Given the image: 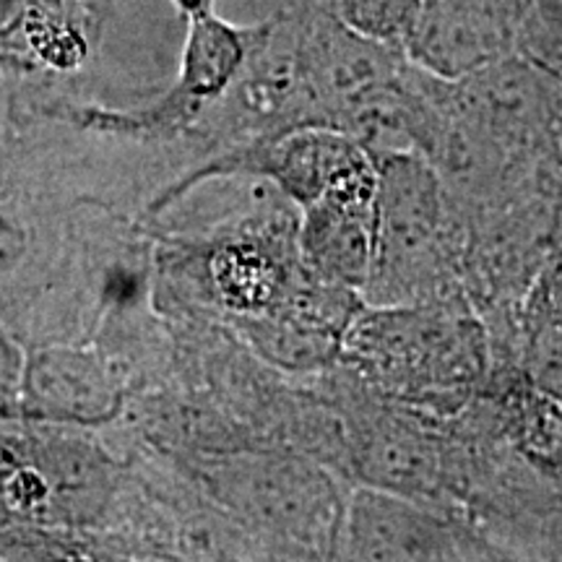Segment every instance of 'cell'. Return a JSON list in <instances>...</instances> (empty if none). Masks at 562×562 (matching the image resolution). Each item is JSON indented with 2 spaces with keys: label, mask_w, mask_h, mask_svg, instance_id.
Returning <instances> with one entry per match:
<instances>
[{
  "label": "cell",
  "mask_w": 562,
  "mask_h": 562,
  "mask_svg": "<svg viewBox=\"0 0 562 562\" xmlns=\"http://www.w3.org/2000/svg\"><path fill=\"white\" fill-rule=\"evenodd\" d=\"M9 456H5L3 446H0V521L9 524V518H5V480H9Z\"/></svg>",
  "instance_id": "16"
},
{
  "label": "cell",
  "mask_w": 562,
  "mask_h": 562,
  "mask_svg": "<svg viewBox=\"0 0 562 562\" xmlns=\"http://www.w3.org/2000/svg\"><path fill=\"white\" fill-rule=\"evenodd\" d=\"M518 53L562 76V0H529Z\"/></svg>",
  "instance_id": "12"
},
{
  "label": "cell",
  "mask_w": 562,
  "mask_h": 562,
  "mask_svg": "<svg viewBox=\"0 0 562 562\" xmlns=\"http://www.w3.org/2000/svg\"><path fill=\"white\" fill-rule=\"evenodd\" d=\"M21 378H24V349L0 323V419L19 417Z\"/></svg>",
  "instance_id": "13"
},
{
  "label": "cell",
  "mask_w": 562,
  "mask_h": 562,
  "mask_svg": "<svg viewBox=\"0 0 562 562\" xmlns=\"http://www.w3.org/2000/svg\"><path fill=\"white\" fill-rule=\"evenodd\" d=\"M518 323L524 334H562V243L547 252L526 286L521 305H518Z\"/></svg>",
  "instance_id": "11"
},
{
  "label": "cell",
  "mask_w": 562,
  "mask_h": 562,
  "mask_svg": "<svg viewBox=\"0 0 562 562\" xmlns=\"http://www.w3.org/2000/svg\"><path fill=\"white\" fill-rule=\"evenodd\" d=\"M375 252L364 305H414L463 294L467 232L446 182L422 154L375 159Z\"/></svg>",
  "instance_id": "3"
},
{
  "label": "cell",
  "mask_w": 562,
  "mask_h": 562,
  "mask_svg": "<svg viewBox=\"0 0 562 562\" xmlns=\"http://www.w3.org/2000/svg\"><path fill=\"white\" fill-rule=\"evenodd\" d=\"M467 513L398 492L351 484L334 560H501Z\"/></svg>",
  "instance_id": "4"
},
{
  "label": "cell",
  "mask_w": 562,
  "mask_h": 562,
  "mask_svg": "<svg viewBox=\"0 0 562 562\" xmlns=\"http://www.w3.org/2000/svg\"><path fill=\"white\" fill-rule=\"evenodd\" d=\"M91 3H102V0H91ZM178 9L186 13L188 19L191 16H199V13H206V11H214V0H172Z\"/></svg>",
  "instance_id": "15"
},
{
  "label": "cell",
  "mask_w": 562,
  "mask_h": 562,
  "mask_svg": "<svg viewBox=\"0 0 562 562\" xmlns=\"http://www.w3.org/2000/svg\"><path fill=\"white\" fill-rule=\"evenodd\" d=\"M0 68H11V70H24V63H21L16 47L11 45L9 34H5L3 26H0ZM26 74V70H24Z\"/></svg>",
  "instance_id": "14"
},
{
  "label": "cell",
  "mask_w": 562,
  "mask_h": 562,
  "mask_svg": "<svg viewBox=\"0 0 562 562\" xmlns=\"http://www.w3.org/2000/svg\"><path fill=\"white\" fill-rule=\"evenodd\" d=\"M331 5L347 30L402 50L419 13V0H334Z\"/></svg>",
  "instance_id": "10"
},
{
  "label": "cell",
  "mask_w": 562,
  "mask_h": 562,
  "mask_svg": "<svg viewBox=\"0 0 562 562\" xmlns=\"http://www.w3.org/2000/svg\"><path fill=\"white\" fill-rule=\"evenodd\" d=\"M94 13L89 0H0V26L26 74L79 70L91 50Z\"/></svg>",
  "instance_id": "9"
},
{
  "label": "cell",
  "mask_w": 562,
  "mask_h": 562,
  "mask_svg": "<svg viewBox=\"0 0 562 562\" xmlns=\"http://www.w3.org/2000/svg\"><path fill=\"white\" fill-rule=\"evenodd\" d=\"M362 305L360 292L307 273L277 313L232 334L269 368L290 378H315L339 364L344 336Z\"/></svg>",
  "instance_id": "5"
},
{
  "label": "cell",
  "mask_w": 562,
  "mask_h": 562,
  "mask_svg": "<svg viewBox=\"0 0 562 562\" xmlns=\"http://www.w3.org/2000/svg\"><path fill=\"white\" fill-rule=\"evenodd\" d=\"M339 368L381 398L451 419L487 383L490 334L467 297L362 305L344 336Z\"/></svg>",
  "instance_id": "1"
},
{
  "label": "cell",
  "mask_w": 562,
  "mask_h": 562,
  "mask_svg": "<svg viewBox=\"0 0 562 562\" xmlns=\"http://www.w3.org/2000/svg\"><path fill=\"white\" fill-rule=\"evenodd\" d=\"M89 3H91V0H89ZM91 5H94V3H91Z\"/></svg>",
  "instance_id": "18"
},
{
  "label": "cell",
  "mask_w": 562,
  "mask_h": 562,
  "mask_svg": "<svg viewBox=\"0 0 562 562\" xmlns=\"http://www.w3.org/2000/svg\"><path fill=\"white\" fill-rule=\"evenodd\" d=\"M378 172L339 182L300 209V261L315 279L364 292L375 252Z\"/></svg>",
  "instance_id": "8"
},
{
  "label": "cell",
  "mask_w": 562,
  "mask_h": 562,
  "mask_svg": "<svg viewBox=\"0 0 562 562\" xmlns=\"http://www.w3.org/2000/svg\"><path fill=\"white\" fill-rule=\"evenodd\" d=\"M529 0H419L404 53L414 66L440 79L518 53Z\"/></svg>",
  "instance_id": "6"
},
{
  "label": "cell",
  "mask_w": 562,
  "mask_h": 562,
  "mask_svg": "<svg viewBox=\"0 0 562 562\" xmlns=\"http://www.w3.org/2000/svg\"><path fill=\"white\" fill-rule=\"evenodd\" d=\"M70 203L53 199L42 159L21 133L0 138V300L26 284L58 248Z\"/></svg>",
  "instance_id": "7"
},
{
  "label": "cell",
  "mask_w": 562,
  "mask_h": 562,
  "mask_svg": "<svg viewBox=\"0 0 562 562\" xmlns=\"http://www.w3.org/2000/svg\"><path fill=\"white\" fill-rule=\"evenodd\" d=\"M560 157H562V144H560Z\"/></svg>",
  "instance_id": "17"
},
{
  "label": "cell",
  "mask_w": 562,
  "mask_h": 562,
  "mask_svg": "<svg viewBox=\"0 0 562 562\" xmlns=\"http://www.w3.org/2000/svg\"><path fill=\"white\" fill-rule=\"evenodd\" d=\"M159 456L256 539L266 558L334 560L351 484L311 456L273 442Z\"/></svg>",
  "instance_id": "2"
}]
</instances>
